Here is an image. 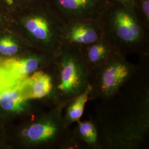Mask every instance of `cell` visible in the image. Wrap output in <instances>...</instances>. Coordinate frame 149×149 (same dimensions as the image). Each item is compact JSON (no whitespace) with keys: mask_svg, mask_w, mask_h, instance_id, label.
Segmentation results:
<instances>
[{"mask_svg":"<svg viewBox=\"0 0 149 149\" xmlns=\"http://www.w3.org/2000/svg\"><path fill=\"white\" fill-rule=\"evenodd\" d=\"M15 12L11 10L1 1H0V29L14 24Z\"/></svg>","mask_w":149,"mask_h":149,"instance_id":"cell-17","label":"cell"},{"mask_svg":"<svg viewBox=\"0 0 149 149\" xmlns=\"http://www.w3.org/2000/svg\"><path fill=\"white\" fill-rule=\"evenodd\" d=\"M53 60L56 69L53 93L58 105L64 107L90 85V70L78 47L63 45Z\"/></svg>","mask_w":149,"mask_h":149,"instance_id":"cell-3","label":"cell"},{"mask_svg":"<svg viewBox=\"0 0 149 149\" xmlns=\"http://www.w3.org/2000/svg\"><path fill=\"white\" fill-rule=\"evenodd\" d=\"M43 59L42 55L31 53L19 59L11 58L4 60L13 72L23 81L37 70Z\"/></svg>","mask_w":149,"mask_h":149,"instance_id":"cell-10","label":"cell"},{"mask_svg":"<svg viewBox=\"0 0 149 149\" xmlns=\"http://www.w3.org/2000/svg\"><path fill=\"white\" fill-rule=\"evenodd\" d=\"M136 72L134 64L126 56L114 54L104 64L91 71L90 100L101 98L106 100L114 96Z\"/></svg>","mask_w":149,"mask_h":149,"instance_id":"cell-4","label":"cell"},{"mask_svg":"<svg viewBox=\"0 0 149 149\" xmlns=\"http://www.w3.org/2000/svg\"><path fill=\"white\" fill-rule=\"evenodd\" d=\"M103 36V28L99 19L80 20L63 26V45L82 49Z\"/></svg>","mask_w":149,"mask_h":149,"instance_id":"cell-7","label":"cell"},{"mask_svg":"<svg viewBox=\"0 0 149 149\" xmlns=\"http://www.w3.org/2000/svg\"><path fill=\"white\" fill-rule=\"evenodd\" d=\"M118 2L127 7H134V0H108Z\"/></svg>","mask_w":149,"mask_h":149,"instance_id":"cell-19","label":"cell"},{"mask_svg":"<svg viewBox=\"0 0 149 149\" xmlns=\"http://www.w3.org/2000/svg\"><path fill=\"white\" fill-rule=\"evenodd\" d=\"M110 1L45 0L44 4L63 25L85 19H98Z\"/></svg>","mask_w":149,"mask_h":149,"instance_id":"cell-5","label":"cell"},{"mask_svg":"<svg viewBox=\"0 0 149 149\" xmlns=\"http://www.w3.org/2000/svg\"><path fill=\"white\" fill-rule=\"evenodd\" d=\"M52 77L43 71H36L18 85L20 96L24 100L42 98L53 93Z\"/></svg>","mask_w":149,"mask_h":149,"instance_id":"cell-8","label":"cell"},{"mask_svg":"<svg viewBox=\"0 0 149 149\" xmlns=\"http://www.w3.org/2000/svg\"><path fill=\"white\" fill-rule=\"evenodd\" d=\"M0 1L2 2L7 7L10 8L11 10H16V6L14 0H0Z\"/></svg>","mask_w":149,"mask_h":149,"instance_id":"cell-20","label":"cell"},{"mask_svg":"<svg viewBox=\"0 0 149 149\" xmlns=\"http://www.w3.org/2000/svg\"><path fill=\"white\" fill-rule=\"evenodd\" d=\"M104 35L118 53L127 56L137 54L147 56L149 53V31L134 7H127L110 1L99 18Z\"/></svg>","mask_w":149,"mask_h":149,"instance_id":"cell-1","label":"cell"},{"mask_svg":"<svg viewBox=\"0 0 149 149\" xmlns=\"http://www.w3.org/2000/svg\"><path fill=\"white\" fill-rule=\"evenodd\" d=\"M76 123L74 136L90 148L97 149L100 147L97 127L94 122L91 120H79Z\"/></svg>","mask_w":149,"mask_h":149,"instance_id":"cell-12","label":"cell"},{"mask_svg":"<svg viewBox=\"0 0 149 149\" xmlns=\"http://www.w3.org/2000/svg\"><path fill=\"white\" fill-rule=\"evenodd\" d=\"M81 49L90 72L106 62L114 54L118 53L112 42L104 35L98 40Z\"/></svg>","mask_w":149,"mask_h":149,"instance_id":"cell-9","label":"cell"},{"mask_svg":"<svg viewBox=\"0 0 149 149\" xmlns=\"http://www.w3.org/2000/svg\"><path fill=\"white\" fill-rule=\"evenodd\" d=\"M134 8L145 27L149 30V0H134Z\"/></svg>","mask_w":149,"mask_h":149,"instance_id":"cell-16","label":"cell"},{"mask_svg":"<svg viewBox=\"0 0 149 149\" xmlns=\"http://www.w3.org/2000/svg\"><path fill=\"white\" fill-rule=\"evenodd\" d=\"M0 104L7 111L21 113L27 107V101L22 99L18 89V86L6 91L0 95Z\"/></svg>","mask_w":149,"mask_h":149,"instance_id":"cell-13","label":"cell"},{"mask_svg":"<svg viewBox=\"0 0 149 149\" xmlns=\"http://www.w3.org/2000/svg\"><path fill=\"white\" fill-rule=\"evenodd\" d=\"M21 49L18 39L10 33L0 35V54L12 56L18 53Z\"/></svg>","mask_w":149,"mask_h":149,"instance_id":"cell-15","label":"cell"},{"mask_svg":"<svg viewBox=\"0 0 149 149\" xmlns=\"http://www.w3.org/2000/svg\"><path fill=\"white\" fill-rule=\"evenodd\" d=\"M13 25L20 29L29 46L44 52L55 55L63 45V26L44 3L16 11Z\"/></svg>","mask_w":149,"mask_h":149,"instance_id":"cell-2","label":"cell"},{"mask_svg":"<svg viewBox=\"0 0 149 149\" xmlns=\"http://www.w3.org/2000/svg\"><path fill=\"white\" fill-rule=\"evenodd\" d=\"M64 106L58 105L52 118L33 123L22 131V135L31 144H39L61 137L69 138V128L64 123Z\"/></svg>","mask_w":149,"mask_h":149,"instance_id":"cell-6","label":"cell"},{"mask_svg":"<svg viewBox=\"0 0 149 149\" xmlns=\"http://www.w3.org/2000/svg\"><path fill=\"white\" fill-rule=\"evenodd\" d=\"M16 11L26 8L33 7L38 6L42 5L44 3L45 0H14Z\"/></svg>","mask_w":149,"mask_h":149,"instance_id":"cell-18","label":"cell"},{"mask_svg":"<svg viewBox=\"0 0 149 149\" xmlns=\"http://www.w3.org/2000/svg\"><path fill=\"white\" fill-rule=\"evenodd\" d=\"M22 81L6 65L0 60V95L6 91L15 88Z\"/></svg>","mask_w":149,"mask_h":149,"instance_id":"cell-14","label":"cell"},{"mask_svg":"<svg viewBox=\"0 0 149 149\" xmlns=\"http://www.w3.org/2000/svg\"><path fill=\"white\" fill-rule=\"evenodd\" d=\"M91 87L88 86L85 90L79 95L68 102L64 106L63 113L64 123L69 128L74 123L80 120L87 102L90 100Z\"/></svg>","mask_w":149,"mask_h":149,"instance_id":"cell-11","label":"cell"}]
</instances>
